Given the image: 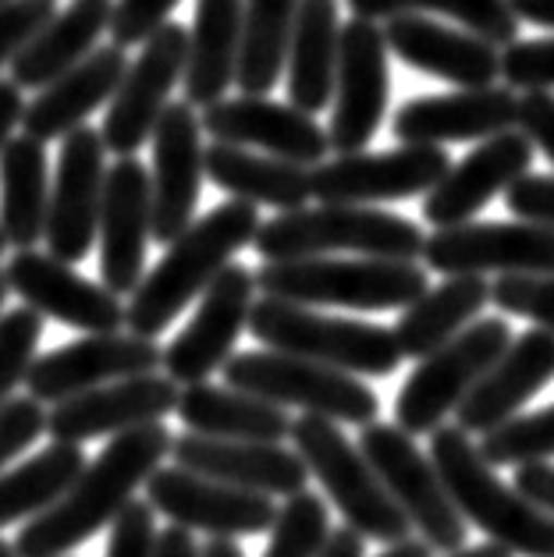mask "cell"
I'll return each instance as SVG.
<instances>
[{
    "instance_id": "1",
    "label": "cell",
    "mask_w": 554,
    "mask_h": 557,
    "mask_svg": "<svg viewBox=\"0 0 554 557\" xmlns=\"http://www.w3.org/2000/svg\"><path fill=\"white\" fill-rule=\"evenodd\" d=\"M171 444L174 437L164 423L114 437L78 472V480L67 486L58 505L22 525V533L11 543L15 557H64L78 543L97 536L132 505L135 491L164 466Z\"/></svg>"
},
{
    "instance_id": "2",
    "label": "cell",
    "mask_w": 554,
    "mask_h": 557,
    "mask_svg": "<svg viewBox=\"0 0 554 557\" xmlns=\"http://www.w3.org/2000/svg\"><path fill=\"white\" fill-rule=\"evenodd\" d=\"M260 224L263 221L256 207L238 199H227L188 224L168 246L164 260L132 292L125 306V327L135 337H150V342L164 334L188 309V302L202 298V292L232 267L235 252L253 246Z\"/></svg>"
},
{
    "instance_id": "3",
    "label": "cell",
    "mask_w": 554,
    "mask_h": 557,
    "mask_svg": "<svg viewBox=\"0 0 554 557\" xmlns=\"http://www.w3.org/2000/svg\"><path fill=\"white\" fill-rule=\"evenodd\" d=\"M430 461L466 525H477L488 543L512 557H554V519L508 486L488 461L477 441L458 426L430 433Z\"/></svg>"
},
{
    "instance_id": "4",
    "label": "cell",
    "mask_w": 554,
    "mask_h": 557,
    "mask_svg": "<svg viewBox=\"0 0 554 557\" xmlns=\"http://www.w3.org/2000/svg\"><path fill=\"white\" fill-rule=\"evenodd\" d=\"M427 235L409 216L373 207H303L263 221L253 249L263 263L320 260L328 252H356L359 260L416 263L423 256Z\"/></svg>"
},
{
    "instance_id": "5",
    "label": "cell",
    "mask_w": 554,
    "mask_h": 557,
    "mask_svg": "<svg viewBox=\"0 0 554 557\" xmlns=\"http://www.w3.org/2000/svg\"><path fill=\"white\" fill-rule=\"evenodd\" d=\"M256 342L281 356H295L348 376H391L398 370V345L391 327L345 317H323L317 309L256 298L249 327Z\"/></svg>"
},
{
    "instance_id": "6",
    "label": "cell",
    "mask_w": 554,
    "mask_h": 557,
    "mask_svg": "<svg viewBox=\"0 0 554 557\" xmlns=\"http://www.w3.org/2000/svg\"><path fill=\"white\" fill-rule=\"evenodd\" d=\"M256 292L292 306L342 309H405L427 292V267L398 260H292L256 270Z\"/></svg>"
},
{
    "instance_id": "7",
    "label": "cell",
    "mask_w": 554,
    "mask_h": 557,
    "mask_svg": "<svg viewBox=\"0 0 554 557\" xmlns=\"http://www.w3.org/2000/svg\"><path fill=\"white\" fill-rule=\"evenodd\" d=\"M292 451L306 461L309 475L323 486L331 505L342 511V522L362 540L402 543L409 540L413 525L387 497L384 483L377 480L370 461L362 458L359 444H353L337 423L313 416L292 419Z\"/></svg>"
},
{
    "instance_id": "8",
    "label": "cell",
    "mask_w": 554,
    "mask_h": 557,
    "mask_svg": "<svg viewBox=\"0 0 554 557\" xmlns=\"http://www.w3.org/2000/svg\"><path fill=\"white\" fill-rule=\"evenodd\" d=\"M227 387L278 409H303V416L328 419L337 426H370L381 412V398L359 376L328 370V366L281 356V351H235L224 366Z\"/></svg>"
},
{
    "instance_id": "9",
    "label": "cell",
    "mask_w": 554,
    "mask_h": 557,
    "mask_svg": "<svg viewBox=\"0 0 554 557\" xmlns=\"http://www.w3.org/2000/svg\"><path fill=\"white\" fill-rule=\"evenodd\" d=\"M508 345L512 331L505 320L488 317L469 323L455 342L416 362V370L395 398V426L409 437H430L434 430H441L444 419L469 398L472 387L502 359Z\"/></svg>"
},
{
    "instance_id": "10",
    "label": "cell",
    "mask_w": 554,
    "mask_h": 557,
    "mask_svg": "<svg viewBox=\"0 0 554 557\" xmlns=\"http://www.w3.org/2000/svg\"><path fill=\"white\" fill-rule=\"evenodd\" d=\"M359 451L423 543L448 554L466 547L469 525L455 511L434 461L420 451L416 437H409L395 423H370L359 433Z\"/></svg>"
},
{
    "instance_id": "11",
    "label": "cell",
    "mask_w": 554,
    "mask_h": 557,
    "mask_svg": "<svg viewBox=\"0 0 554 557\" xmlns=\"http://www.w3.org/2000/svg\"><path fill=\"white\" fill-rule=\"evenodd\" d=\"M188 61V29L168 22L143 44V53L128 64L125 78L107 107L100 139L107 153L135 157L143 143L153 139L160 114L171 107V89L185 78Z\"/></svg>"
},
{
    "instance_id": "12",
    "label": "cell",
    "mask_w": 554,
    "mask_h": 557,
    "mask_svg": "<svg viewBox=\"0 0 554 557\" xmlns=\"http://www.w3.org/2000/svg\"><path fill=\"white\" fill-rule=\"evenodd\" d=\"M452 168L444 146H398L387 153L323 160L309 171V193L323 207H373L427 196Z\"/></svg>"
},
{
    "instance_id": "13",
    "label": "cell",
    "mask_w": 554,
    "mask_h": 557,
    "mask_svg": "<svg viewBox=\"0 0 554 557\" xmlns=\"http://www.w3.org/2000/svg\"><path fill=\"white\" fill-rule=\"evenodd\" d=\"M420 260L448 277H554V231L526 221H472L434 231Z\"/></svg>"
},
{
    "instance_id": "14",
    "label": "cell",
    "mask_w": 554,
    "mask_h": 557,
    "mask_svg": "<svg viewBox=\"0 0 554 557\" xmlns=\"http://www.w3.org/2000/svg\"><path fill=\"white\" fill-rule=\"evenodd\" d=\"M256 306V274L249 267L232 263L199 298L193 320L160 356V370L178 387L207 384V376L224 370L235 356L238 334L249 327Z\"/></svg>"
},
{
    "instance_id": "15",
    "label": "cell",
    "mask_w": 554,
    "mask_h": 557,
    "mask_svg": "<svg viewBox=\"0 0 554 557\" xmlns=\"http://www.w3.org/2000/svg\"><path fill=\"white\" fill-rule=\"evenodd\" d=\"M387 44L384 25L348 18L337 39L334 114L328 143L337 157L362 153L387 111Z\"/></svg>"
},
{
    "instance_id": "16",
    "label": "cell",
    "mask_w": 554,
    "mask_h": 557,
    "mask_svg": "<svg viewBox=\"0 0 554 557\" xmlns=\"http://www.w3.org/2000/svg\"><path fill=\"white\" fill-rule=\"evenodd\" d=\"M146 505L171 525L185 533H207L210 540L270 533L278 515L274 497L235 491L178 466H160L146 480Z\"/></svg>"
},
{
    "instance_id": "17",
    "label": "cell",
    "mask_w": 554,
    "mask_h": 557,
    "mask_svg": "<svg viewBox=\"0 0 554 557\" xmlns=\"http://www.w3.org/2000/svg\"><path fill=\"white\" fill-rule=\"evenodd\" d=\"M164 348L150 337L135 334H86L72 345H61L53 351L36 356L25 376L29 398L39 405H61L67 398H78L86 391H97L103 384L128 376H150L160 370Z\"/></svg>"
},
{
    "instance_id": "18",
    "label": "cell",
    "mask_w": 554,
    "mask_h": 557,
    "mask_svg": "<svg viewBox=\"0 0 554 557\" xmlns=\"http://www.w3.org/2000/svg\"><path fill=\"white\" fill-rule=\"evenodd\" d=\"M107 182V149L100 132L89 125L75 128L61 139L58 174L50 182V210L44 242L50 246L53 260L67 267L83 263L100 227V202Z\"/></svg>"
},
{
    "instance_id": "19",
    "label": "cell",
    "mask_w": 554,
    "mask_h": 557,
    "mask_svg": "<svg viewBox=\"0 0 554 557\" xmlns=\"http://www.w3.org/2000/svg\"><path fill=\"white\" fill-rule=\"evenodd\" d=\"M4 281L8 292H15L36 317L58 320L83 334H118L125 327V302L75 267L53 260L50 252H15L4 267Z\"/></svg>"
},
{
    "instance_id": "20",
    "label": "cell",
    "mask_w": 554,
    "mask_h": 557,
    "mask_svg": "<svg viewBox=\"0 0 554 557\" xmlns=\"http://www.w3.org/2000/svg\"><path fill=\"white\" fill-rule=\"evenodd\" d=\"M100 277L111 295H132L146 277V246L153 238L150 171L143 160L121 157L107 168L100 202Z\"/></svg>"
},
{
    "instance_id": "21",
    "label": "cell",
    "mask_w": 554,
    "mask_h": 557,
    "mask_svg": "<svg viewBox=\"0 0 554 557\" xmlns=\"http://www.w3.org/2000/svg\"><path fill=\"white\" fill-rule=\"evenodd\" d=\"M178 384H171L160 373L114 380V384H103L47 409V433L53 444L75 447L97 437H121V433L153 426L171 416L178 405Z\"/></svg>"
},
{
    "instance_id": "22",
    "label": "cell",
    "mask_w": 554,
    "mask_h": 557,
    "mask_svg": "<svg viewBox=\"0 0 554 557\" xmlns=\"http://www.w3.org/2000/svg\"><path fill=\"white\" fill-rule=\"evenodd\" d=\"M202 132L213 143L260 149L274 160H288L299 168H320L331 153L328 132L317 125V117L295 111L292 103H274L267 97H235L207 107L199 114Z\"/></svg>"
},
{
    "instance_id": "23",
    "label": "cell",
    "mask_w": 554,
    "mask_h": 557,
    "mask_svg": "<svg viewBox=\"0 0 554 557\" xmlns=\"http://www.w3.org/2000/svg\"><path fill=\"white\" fill-rule=\"evenodd\" d=\"M202 125L196 107L185 100L171 103L153 128V171H150V199H153V242L171 246L182 231L196 221L199 188H202Z\"/></svg>"
},
{
    "instance_id": "24",
    "label": "cell",
    "mask_w": 554,
    "mask_h": 557,
    "mask_svg": "<svg viewBox=\"0 0 554 557\" xmlns=\"http://www.w3.org/2000/svg\"><path fill=\"white\" fill-rule=\"evenodd\" d=\"M533 146L512 128L483 139L469 157L448 168V174L423 196V221L434 231L472 224L494 196L508 193L522 174H530Z\"/></svg>"
},
{
    "instance_id": "25",
    "label": "cell",
    "mask_w": 554,
    "mask_h": 557,
    "mask_svg": "<svg viewBox=\"0 0 554 557\" xmlns=\"http://www.w3.org/2000/svg\"><path fill=\"white\" fill-rule=\"evenodd\" d=\"M171 458L178 469H188L207 480H218L235 491L263 497H292L306 491V461L285 444H249V441H213V437H174Z\"/></svg>"
},
{
    "instance_id": "26",
    "label": "cell",
    "mask_w": 554,
    "mask_h": 557,
    "mask_svg": "<svg viewBox=\"0 0 554 557\" xmlns=\"http://www.w3.org/2000/svg\"><path fill=\"white\" fill-rule=\"evenodd\" d=\"M554 380V334L526 331L512 342L469 398L455 409V426L469 437H488L508 419L522 416L526 401Z\"/></svg>"
},
{
    "instance_id": "27",
    "label": "cell",
    "mask_w": 554,
    "mask_h": 557,
    "mask_svg": "<svg viewBox=\"0 0 554 557\" xmlns=\"http://www.w3.org/2000/svg\"><path fill=\"white\" fill-rule=\"evenodd\" d=\"M519 97L508 86L455 89L448 97H416L398 107L391 132L402 146H444L494 139L516 128Z\"/></svg>"
},
{
    "instance_id": "28",
    "label": "cell",
    "mask_w": 554,
    "mask_h": 557,
    "mask_svg": "<svg viewBox=\"0 0 554 557\" xmlns=\"http://www.w3.org/2000/svg\"><path fill=\"white\" fill-rule=\"evenodd\" d=\"M387 53H398L416 72L444 78L458 89H491L502 78V50L455 25L423 15H402L384 25Z\"/></svg>"
},
{
    "instance_id": "29",
    "label": "cell",
    "mask_w": 554,
    "mask_h": 557,
    "mask_svg": "<svg viewBox=\"0 0 554 557\" xmlns=\"http://www.w3.org/2000/svg\"><path fill=\"white\" fill-rule=\"evenodd\" d=\"M128 72V58L121 47H97L83 64L64 72L58 83L39 89L36 97L25 103L22 128L36 143L67 139L75 128L86 125L93 111L114 100L121 78Z\"/></svg>"
},
{
    "instance_id": "30",
    "label": "cell",
    "mask_w": 554,
    "mask_h": 557,
    "mask_svg": "<svg viewBox=\"0 0 554 557\" xmlns=\"http://www.w3.org/2000/svg\"><path fill=\"white\" fill-rule=\"evenodd\" d=\"M242 8L246 0H196V18L188 29L185 61V103L213 107L227 100L235 86L238 50H242Z\"/></svg>"
},
{
    "instance_id": "31",
    "label": "cell",
    "mask_w": 554,
    "mask_h": 557,
    "mask_svg": "<svg viewBox=\"0 0 554 557\" xmlns=\"http://www.w3.org/2000/svg\"><path fill=\"white\" fill-rule=\"evenodd\" d=\"M174 416L182 419L188 433L213 441L285 444L292 437V419L285 409L235 387H213V384L182 387Z\"/></svg>"
},
{
    "instance_id": "32",
    "label": "cell",
    "mask_w": 554,
    "mask_h": 557,
    "mask_svg": "<svg viewBox=\"0 0 554 557\" xmlns=\"http://www.w3.org/2000/svg\"><path fill=\"white\" fill-rule=\"evenodd\" d=\"M488 302H491L488 277L458 274L438 284V288H427L413 306H405L398 312V323L391 327L398 356L416 362L434 356L438 348L455 342L469 323H477Z\"/></svg>"
},
{
    "instance_id": "33",
    "label": "cell",
    "mask_w": 554,
    "mask_h": 557,
    "mask_svg": "<svg viewBox=\"0 0 554 557\" xmlns=\"http://www.w3.org/2000/svg\"><path fill=\"white\" fill-rule=\"evenodd\" d=\"M114 0H72L15 61H11V83L19 89H47L64 72L83 64L103 29H111Z\"/></svg>"
},
{
    "instance_id": "34",
    "label": "cell",
    "mask_w": 554,
    "mask_h": 557,
    "mask_svg": "<svg viewBox=\"0 0 554 557\" xmlns=\"http://www.w3.org/2000/svg\"><path fill=\"white\" fill-rule=\"evenodd\" d=\"M337 0H299V15L292 25L285 83L295 111L317 117V111L334 97V72H337Z\"/></svg>"
},
{
    "instance_id": "35",
    "label": "cell",
    "mask_w": 554,
    "mask_h": 557,
    "mask_svg": "<svg viewBox=\"0 0 554 557\" xmlns=\"http://www.w3.org/2000/svg\"><path fill=\"white\" fill-rule=\"evenodd\" d=\"M202 171L227 196L249 202V207H274L281 213H292L313 199V193H309V168L274 160L267 153H253V149L210 143L202 149Z\"/></svg>"
},
{
    "instance_id": "36",
    "label": "cell",
    "mask_w": 554,
    "mask_h": 557,
    "mask_svg": "<svg viewBox=\"0 0 554 557\" xmlns=\"http://www.w3.org/2000/svg\"><path fill=\"white\" fill-rule=\"evenodd\" d=\"M50 168L47 146L19 135L0 149V235L19 252L36 249L47 231Z\"/></svg>"
},
{
    "instance_id": "37",
    "label": "cell",
    "mask_w": 554,
    "mask_h": 557,
    "mask_svg": "<svg viewBox=\"0 0 554 557\" xmlns=\"http://www.w3.org/2000/svg\"><path fill=\"white\" fill-rule=\"evenodd\" d=\"M295 15H299V0H246L235 72L242 97H267L281 83Z\"/></svg>"
},
{
    "instance_id": "38",
    "label": "cell",
    "mask_w": 554,
    "mask_h": 557,
    "mask_svg": "<svg viewBox=\"0 0 554 557\" xmlns=\"http://www.w3.org/2000/svg\"><path fill=\"white\" fill-rule=\"evenodd\" d=\"M86 466L83 447L50 444L22 466L0 472V529L25 519L33 522L50 511Z\"/></svg>"
},
{
    "instance_id": "39",
    "label": "cell",
    "mask_w": 554,
    "mask_h": 557,
    "mask_svg": "<svg viewBox=\"0 0 554 557\" xmlns=\"http://www.w3.org/2000/svg\"><path fill=\"white\" fill-rule=\"evenodd\" d=\"M353 18L362 22H391L402 15H444L458 29L480 36L483 44L497 50L512 47L519 39V18L512 15L505 0H348Z\"/></svg>"
},
{
    "instance_id": "40",
    "label": "cell",
    "mask_w": 554,
    "mask_h": 557,
    "mask_svg": "<svg viewBox=\"0 0 554 557\" xmlns=\"http://www.w3.org/2000/svg\"><path fill=\"white\" fill-rule=\"evenodd\" d=\"M331 533V511L323 497L313 491L292 494L274 515L263 557H320Z\"/></svg>"
},
{
    "instance_id": "41",
    "label": "cell",
    "mask_w": 554,
    "mask_h": 557,
    "mask_svg": "<svg viewBox=\"0 0 554 557\" xmlns=\"http://www.w3.org/2000/svg\"><path fill=\"white\" fill-rule=\"evenodd\" d=\"M477 447L491 469H522L554 458V405L508 419L505 426L480 437Z\"/></svg>"
},
{
    "instance_id": "42",
    "label": "cell",
    "mask_w": 554,
    "mask_h": 557,
    "mask_svg": "<svg viewBox=\"0 0 554 557\" xmlns=\"http://www.w3.org/2000/svg\"><path fill=\"white\" fill-rule=\"evenodd\" d=\"M39 337H44V317L33 309H11L0 317V405L11 401V391L25 384L29 366L39 356Z\"/></svg>"
},
{
    "instance_id": "43",
    "label": "cell",
    "mask_w": 554,
    "mask_h": 557,
    "mask_svg": "<svg viewBox=\"0 0 554 557\" xmlns=\"http://www.w3.org/2000/svg\"><path fill=\"white\" fill-rule=\"evenodd\" d=\"M491 302L537 323V331L554 334V277H497L491 284Z\"/></svg>"
},
{
    "instance_id": "44",
    "label": "cell",
    "mask_w": 554,
    "mask_h": 557,
    "mask_svg": "<svg viewBox=\"0 0 554 557\" xmlns=\"http://www.w3.org/2000/svg\"><path fill=\"white\" fill-rule=\"evenodd\" d=\"M502 78L512 92H554V39H516L505 47Z\"/></svg>"
},
{
    "instance_id": "45",
    "label": "cell",
    "mask_w": 554,
    "mask_h": 557,
    "mask_svg": "<svg viewBox=\"0 0 554 557\" xmlns=\"http://www.w3.org/2000/svg\"><path fill=\"white\" fill-rule=\"evenodd\" d=\"M58 18V0H4L0 4V67L11 64Z\"/></svg>"
},
{
    "instance_id": "46",
    "label": "cell",
    "mask_w": 554,
    "mask_h": 557,
    "mask_svg": "<svg viewBox=\"0 0 554 557\" xmlns=\"http://www.w3.org/2000/svg\"><path fill=\"white\" fill-rule=\"evenodd\" d=\"M47 433V409L36 398H11L0 405V472H8V466L22 451Z\"/></svg>"
},
{
    "instance_id": "47",
    "label": "cell",
    "mask_w": 554,
    "mask_h": 557,
    "mask_svg": "<svg viewBox=\"0 0 554 557\" xmlns=\"http://www.w3.org/2000/svg\"><path fill=\"white\" fill-rule=\"evenodd\" d=\"M157 511L146 505L143 497H135L132 505L111 522V536H107L103 557H157Z\"/></svg>"
},
{
    "instance_id": "48",
    "label": "cell",
    "mask_w": 554,
    "mask_h": 557,
    "mask_svg": "<svg viewBox=\"0 0 554 557\" xmlns=\"http://www.w3.org/2000/svg\"><path fill=\"white\" fill-rule=\"evenodd\" d=\"M182 0H114V15H111V36L114 47H143L157 29H164L171 11Z\"/></svg>"
},
{
    "instance_id": "49",
    "label": "cell",
    "mask_w": 554,
    "mask_h": 557,
    "mask_svg": "<svg viewBox=\"0 0 554 557\" xmlns=\"http://www.w3.org/2000/svg\"><path fill=\"white\" fill-rule=\"evenodd\" d=\"M505 207L516 221L554 231V174H522L505 193Z\"/></svg>"
},
{
    "instance_id": "50",
    "label": "cell",
    "mask_w": 554,
    "mask_h": 557,
    "mask_svg": "<svg viewBox=\"0 0 554 557\" xmlns=\"http://www.w3.org/2000/svg\"><path fill=\"white\" fill-rule=\"evenodd\" d=\"M516 132L554 164V92H522Z\"/></svg>"
},
{
    "instance_id": "51",
    "label": "cell",
    "mask_w": 554,
    "mask_h": 557,
    "mask_svg": "<svg viewBox=\"0 0 554 557\" xmlns=\"http://www.w3.org/2000/svg\"><path fill=\"white\" fill-rule=\"evenodd\" d=\"M512 486L554 519V466H547V461L522 466V469H516V475H512Z\"/></svg>"
},
{
    "instance_id": "52",
    "label": "cell",
    "mask_w": 554,
    "mask_h": 557,
    "mask_svg": "<svg viewBox=\"0 0 554 557\" xmlns=\"http://www.w3.org/2000/svg\"><path fill=\"white\" fill-rule=\"evenodd\" d=\"M22 114H25L22 89L11 78L8 83L0 78V149L11 143V132H15V125H22Z\"/></svg>"
},
{
    "instance_id": "53",
    "label": "cell",
    "mask_w": 554,
    "mask_h": 557,
    "mask_svg": "<svg viewBox=\"0 0 554 557\" xmlns=\"http://www.w3.org/2000/svg\"><path fill=\"white\" fill-rule=\"evenodd\" d=\"M157 557H199V543L185 529L168 525L157 540Z\"/></svg>"
},
{
    "instance_id": "54",
    "label": "cell",
    "mask_w": 554,
    "mask_h": 557,
    "mask_svg": "<svg viewBox=\"0 0 554 557\" xmlns=\"http://www.w3.org/2000/svg\"><path fill=\"white\" fill-rule=\"evenodd\" d=\"M512 15L519 22L540 25V29H554V0H505Z\"/></svg>"
},
{
    "instance_id": "55",
    "label": "cell",
    "mask_w": 554,
    "mask_h": 557,
    "mask_svg": "<svg viewBox=\"0 0 554 557\" xmlns=\"http://www.w3.org/2000/svg\"><path fill=\"white\" fill-rule=\"evenodd\" d=\"M362 554H367V540L353 533L348 525L334 529L331 540L323 543V550H320V557H362Z\"/></svg>"
},
{
    "instance_id": "56",
    "label": "cell",
    "mask_w": 554,
    "mask_h": 557,
    "mask_svg": "<svg viewBox=\"0 0 554 557\" xmlns=\"http://www.w3.org/2000/svg\"><path fill=\"white\" fill-rule=\"evenodd\" d=\"M381 557H434V547L423 543V540L409 536V540H402V543H391V547Z\"/></svg>"
},
{
    "instance_id": "57",
    "label": "cell",
    "mask_w": 554,
    "mask_h": 557,
    "mask_svg": "<svg viewBox=\"0 0 554 557\" xmlns=\"http://www.w3.org/2000/svg\"><path fill=\"white\" fill-rule=\"evenodd\" d=\"M199 557H246V550L235 540H210L199 547Z\"/></svg>"
},
{
    "instance_id": "58",
    "label": "cell",
    "mask_w": 554,
    "mask_h": 557,
    "mask_svg": "<svg viewBox=\"0 0 554 557\" xmlns=\"http://www.w3.org/2000/svg\"><path fill=\"white\" fill-rule=\"evenodd\" d=\"M448 557H512V554L502 550V547H494V543H480V547H463V550H455Z\"/></svg>"
},
{
    "instance_id": "59",
    "label": "cell",
    "mask_w": 554,
    "mask_h": 557,
    "mask_svg": "<svg viewBox=\"0 0 554 557\" xmlns=\"http://www.w3.org/2000/svg\"><path fill=\"white\" fill-rule=\"evenodd\" d=\"M4 298H8V281H4V270H0V309H4Z\"/></svg>"
},
{
    "instance_id": "60",
    "label": "cell",
    "mask_w": 554,
    "mask_h": 557,
    "mask_svg": "<svg viewBox=\"0 0 554 557\" xmlns=\"http://www.w3.org/2000/svg\"><path fill=\"white\" fill-rule=\"evenodd\" d=\"M0 557H15V547H11V543L0 540Z\"/></svg>"
},
{
    "instance_id": "61",
    "label": "cell",
    "mask_w": 554,
    "mask_h": 557,
    "mask_svg": "<svg viewBox=\"0 0 554 557\" xmlns=\"http://www.w3.org/2000/svg\"><path fill=\"white\" fill-rule=\"evenodd\" d=\"M4 249H8V242H4V235H0V256H4Z\"/></svg>"
},
{
    "instance_id": "62",
    "label": "cell",
    "mask_w": 554,
    "mask_h": 557,
    "mask_svg": "<svg viewBox=\"0 0 554 557\" xmlns=\"http://www.w3.org/2000/svg\"><path fill=\"white\" fill-rule=\"evenodd\" d=\"M0 4H4V0H0Z\"/></svg>"
}]
</instances>
